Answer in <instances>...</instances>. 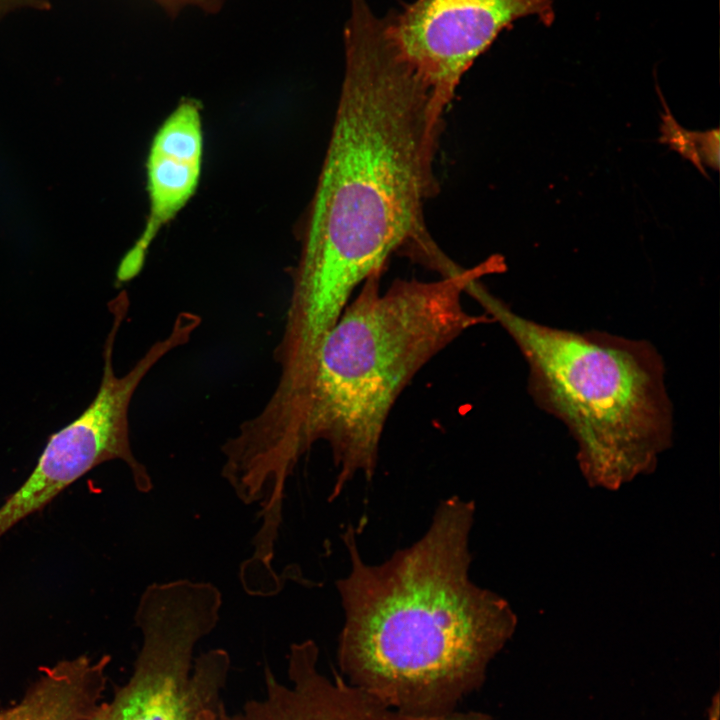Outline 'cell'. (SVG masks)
Wrapping results in <instances>:
<instances>
[{
	"label": "cell",
	"mask_w": 720,
	"mask_h": 720,
	"mask_svg": "<svg viewBox=\"0 0 720 720\" xmlns=\"http://www.w3.org/2000/svg\"><path fill=\"white\" fill-rule=\"evenodd\" d=\"M666 107V105H665ZM662 136L660 141L670 147L688 160L692 161L699 170H702L704 162L708 166L718 169L719 167V130L706 132L688 131L675 121L666 107V114L663 116Z\"/></svg>",
	"instance_id": "obj_10"
},
{
	"label": "cell",
	"mask_w": 720,
	"mask_h": 720,
	"mask_svg": "<svg viewBox=\"0 0 720 720\" xmlns=\"http://www.w3.org/2000/svg\"><path fill=\"white\" fill-rule=\"evenodd\" d=\"M473 298L512 338L528 366V392L576 441L591 487L617 490L652 472L671 446L672 404L656 348L602 331L575 332L515 313L480 281Z\"/></svg>",
	"instance_id": "obj_4"
},
{
	"label": "cell",
	"mask_w": 720,
	"mask_h": 720,
	"mask_svg": "<svg viewBox=\"0 0 720 720\" xmlns=\"http://www.w3.org/2000/svg\"><path fill=\"white\" fill-rule=\"evenodd\" d=\"M493 255L438 280L396 279L384 291L371 274L320 342L306 374L275 386L264 406L225 441L222 475L245 501L283 506L297 463L317 442L331 449L338 497L356 474L376 469L385 424L414 376L465 331L492 322L463 304L468 282L502 273Z\"/></svg>",
	"instance_id": "obj_2"
},
{
	"label": "cell",
	"mask_w": 720,
	"mask_h": 720,
	"mask_svg": "<svg viewBox=\"0 0 720 720\" xmlns=\"http://www.w3.org/2000/svg\"><path fill=\"white\" fill-rule=\"evenodd\" d=\"M22 8L49 9L48 0H0V20Z\"/></svg>",
	"instance_id": "obj_12"
},
{
	"label": "cell",
	"mask_w": 720,
	"mask_h": 720,
	"mask_svg": "<svg viewBox=\"0 0 720 720\" xmlns=\"http://www.w3.org/2000/svg\"><path fill=\"white\" fill-rule=\"evenodd\" d=\"M719 696L716 694L708 710L707 720H719Z\"/></svg>",
	"instance_id": "obj_13"
},
{
	"label": "cell",
	"mask_w": 720,
	"mask_h": 720,
	"mask_svg": "<svg viewBox=\"0 0 720 720\" xmlns=\"http://www.w3.org/2000/svg\"><path fill=\"white\" fill-rule=\"evenodd\" d=\"M527 16L551 24L552 0H416L383 19L401 55L447 108L476 58Z\"/></svg>",
	"instance_id": "obj_7"
},
{
	"label": "cell",
	"mask_w": 720,
	"mask_h": 720,
	"mask_svg": "<svg viewBox=\"0 0 720 720\" xmlns=\"http://www.w3.org/2000/svg\"><path fill=\"white\" fill-rule=\"evenodd\" d=\"M108 655L87 656L47 667L16 705L0 710V720H86L106 688Z\"/></svg>",
	"instance_id": "obj_9"
},
{
	"label": "cell",
	"mask_w": 720,
	"mask_h": 720,
	"mask_svg": "<svg viewBox=\"0 0 720 720\" xmlns=\"http://www.w3.org/2000/svg\"><path fill=\"white\" fill-rule=\"evenodd\" d=\"M202 146L199 106L192 99H184L153 138L147 159L150 212L142 234L120 262L118 282L129 281L141 271L157 233L195 192Z\"/></svg>",
	"instance_id": "obj_8"
},
{
	"label": "cell",
	"mask_w": 720,
	"mask_h": 720,
	"mask_svg": "<svg viewBox=\"0 0 720 720\" xmlns=\"http://www.w3.org/2000/svg\"><path fill=\"white\" fill-rule=\"evenodd\" d=\"M475 505L453 496L425 534L378 565L343 538L349 573L336 583L344 610L339 667L351 684L415 714L454 710L483 683L517 617L500 595L469 578Z\"/></svg>",
	"instance_id": "obj_3"
},
{
	"label": "cell",
	"mask_w": 720,
	"mask_h": 720,
	"mask_svg": "<svg viewBox=\"0 0 720 720\" xmlns=\"http://www.w3.org/2000/svg\"><path fill=\"white\" fill-rule=\"evenodd\" d=\"M344 44L341 95L285 318L309 342L393 253L438 272L450 259L424 222L445 108L379 22L350 21Z\"/></svg>",
	"instance_id": "obj_1"
},
{
	"label": "cell",
	"mask_w": 720,
	"mask_h": 720,
	"mask_svg": "<svg viewBox=\"0 0 720 720\" xmlns=\"http://www.w3.org/2000/svg\"><path fill=\"white\" fill-rule=\"evenodd\" d=\"M220 590L179 579L153 583L135 613L142 644L129 680L86 720H219L231 659L215 648L195 659L199 641L217 625Z\"/></svg>",
	"instance_id": "obj_5"
},
{
	"label": "cell",
	"mask_w": 720,
	"mask_h": 720,
	"mask_svg": "<svg viewBox=\"0 0 720 720\" xmlns=\"http://www.w3.org/2000/svg\"><path fill=\"white\" fill-rule=\"evenodd\" d=\"M156 2L165 12L175 18L179 12L188 5H193L206 13L215 14L220 11L225 0H152Z\"/></svg>",
	"instance_id": "obj_11"
},
{
	"label": "cell",
	"mask_w": 720,
	"mask_h": 720,
	"mask_svg": "<svg viewBox=\"0 0 720 720\" xmlns=\"http://www.w3.org/2000/svg\"><path fill=\"white\" fill-rule=\"evenodd\" d=\"M128 306L129 301L123 297L109 304L113 322L105 341L99 389L75 420L50 436L30 475L0 506V538L80 477L108 461H123L138 491L147 493L153 488L146 467L131 449L129 406L146 375L167 354L188 343L202 320L193 312L177 314L168 333L119 377L113 366V349Z\"/></svg>",
	"instance_id": "obj_6"
}]
</instances>
